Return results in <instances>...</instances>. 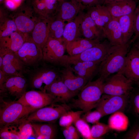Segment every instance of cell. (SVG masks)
Returning a JSON list of instances; mask_svg holds the SVG:
<instances>
[{"label": "cell", "instance_id": "22", "mask_svg": "<svg viewBox=\"0 0 139 139\" xmlns=\"http://www.w3.org/2000/svg\"><path fill=\"white\" fill-rule=\"evenodd\" d=\"M105 38L112 46L122 45L124 43L118 19L112 18L102 29Z\"/></svg>", "mask_w": 139, "mask_h": 139}, {"label": "cell", "instance_id": "11", "mask_svg": "<svg viewBox=\"0 0 139 139\" xmlns=\"http://www.w3.org/2000/svg\"><path fill=\"white\" fill-rule=\"evenodd\" d=\"M30 76L31 86L34 88L46 91V89L53 82L60 78L54 70L42 67L37 69Z\"/></svg>", "mask_w": 139, "mask_h": 139}, {"label": "cell", "instance_id": "38", "mask_svg": "<svg viewBox=\"0 0 139 139\" xmlns=\"http://www.w3.org/2000/svg\"><path fill=\"white\" fill-rule=\"evenodd\" d=\"M129 104L131 106L134 112L139 117V87L136 90H134L131 94Z\"/></svg>", "mask_w": 139, "mask_h": 139}, {"label": "cell", "instance_id": "44", "mask_svg": "<svg viewBox=\"0 0 139 139\" xmlns=\"http://www.w3.org/2000/svg\"><path fill=\"white\" fill-rule=\"evenodd\" d=\"M63 134L66 139H78L76 136L70 132L66 128L63 130Z\"/></svg>", "mask_w": 139, "mask_h": 139}, {"label": "cell", "instance_id": "31", "mask_svg": "<svg viewBox=\"0 0 139 139\" xmlns=\"http://www.w3.org/2000/svg\"><path fill=\"white\" fill-rule=\"evenodd\" d=\"M13 124L15 127L20 139H28L35 135L31 122L27 118Z\"/></svg>", "mask_w": 139, "mask_h": 139}, {"label": "cell", "instance_id": "26", "mask_svg": "<svg viewBox=\"0 0 139 139\" xmlns=\"http://www.w3.org/2000/svg\"><path fill=\"white\" fill-rule=\"evenodd\" d=\"M99 39L91 40L79 38L66 44V49L69 55L79 54L100 42Z\"/></svg>", "mask_w": 139, "mask_h": 139}, {"label": "cell", "instance_id": "2", "mask_svg": "<svg viewBox=\"0 0 139 139\" xmlns=\"http://www.w3.org/2000/svg\"><path fill=\"white\" fill-rule=\"evenodd\" d=\"M104 80L100 77L88 82L79 93L78 98L73 106L85 113L95 108L103 94L102 86Z\"/></svg>", "mask_w": 139, "mask_h": 139}, {"label": "cell", "instance_id": "3", "mask_svg": "<svg viewBox=\"0 0 139 139\" xmlns=\"http://www.w3.org/2000/svg\"><path fill=\"white\" fill-rule=\"evenodd\" d=\"M0 108L1 127L15 124L24 119L37 109L25 106L16 101L4 102Z\"/></svg>", "mask_w": 139, "mask_h": 139}, {"label": "cell", "instance_id": "5", "mask_svg": "<svg viewBox=\"0 0 139 139\" xmlns=\"http://www.w3.org/2000/svg\"><path fill=\"white\" fill-rule=\"evenodd\" d=\"M134 83L119 72L112 74L103 82V94L130 96L134 90Z\"/></svg>", "mask_w": 139, "mask_h": 139}, {"label": "cell", "instance_id": "25", "mask_svg": "<svg viewBox=\"0 0 139 139\" xmlns=\"http://www.w3.org/2000/svg\"><path fill=\"white\" fill-rule=\"evenodd\" d=\"M28 36L18 30L15 31L7 36L0 38V48L16 52Z\"/></svg>", "mask_w": 139, "mask_h": 139}, {"label": "cell", "instance_id": "43", "mask_svg": "<svg viewBox=\"0 0 139 139\" xmlns=\"http://www.w3.org/2000/svg\"><path fill=\"white\" fill-rule=\"evenodd\" d=\"M10 75H7L0 70V92L6 91L4 86V83L7 78Z\"/></svg>", "mask_w": 139, "mask_h": 139}, {"label": "cell", "instance_id": "35", "mask_svg": "<svg viewBox=\"0 0 139 139\" xmlns=\"http://www.w3.org/2000/svg\"><path fill=\"white\" fill-rule=\"evenodd\" d=\"M111 130L108 125L99 122L92 127L91 135L93 139H99Z\"/></svg>", "mask_w": 139, "mask_h": 139}, {"label": "cell", "instance_id": "29", "mask_svg": "<svg viewBox=\"0 0 139 139\" xmlns=\"http://www.w3.org/2000/svg\"><path fill=\"white\" fill-rule=\"evenodd\" d=\"M128 123V117L123 112L118 111L109 117L108 125L112 130L123 131L127 130Z\"/></svg>", "mask_w": 139, "mask_h": 139}, {"label": "cell", "instance_id": "51", "mask_svg": "<svg viewBox=\"0 0 139 139\" xmlns=\"http://www.w3.org/2000/svg\"><path fill=\"white\" fill-rule=\"evenodd\" d=\"M3 0H0V2H2V1H3Z\"/></svg>", "mask_w": 139, "mask_h": 139}, {"label": "cell", "instance_id": "37", "mask_svg": "<svg viewBox=\"0 0 139 139\" xmlns=\"http://www.w3.org/2000/svg\"><path fill=\"white\" fill-rule=\"evenodd\" d=\"M0 139H20L16 127L14 125L6 126L1 128Z\"/></svg>", "mask_w": 139, "mask_h": 139}, {"label": "cell", "instance_id": "17", "mask_svg": "<svg viewBox=\"0 0 139 139\" xmlns=\"http://www.w3.org/2000/svg\"><path fill=\"white\" fill-rule=\"evenodd\" d=\"M101 62H73L67 65L70 66L75 74L84 78L89 82L91 81L94 77L97 74L99 67Z\"/></svg>", "mask_w": 139, "mask_h": 139}, {"label": "cell", "instance_id": "33", "mask_svg": "<svg viewBox=\"0 0 139 139\" xmlns=\"http://www.w3.org/2000/svg\"><path fill=\"white\" fill-rule=\"evenodd\" d=\"M84 113L83 110L76 111H68L59 118V124L62 127H65L73 123L81 115Z\"/></svg>", "mask_w": 139, "mask_h": 139}, {"label": "cell", "instance_id": "27", "mask_svg": "<svg viewBox=\"0 0 139 139\" xmlns=\"http://www.w3.org/2000/svg\"><path fill=\"white\" fill-rule=\"evenodd\" d=\"M118 20L121 31L123 42L125 44L131 40L134 34V12L121 16Z\"/></svg>", "mask_w": 139, "mask_h": 139}, {"label": "cell", "instance_id": "15", "mask_svg": "<svg viewBox=\"0 0 139 139\" xmlns=\"http://www.w3.org/2000/svg\"><path fill=\"white\" fill-rule=\"evenodd\" d=\"M4 52L2 70L5 74L9 75H22L19 71L24 69L25 65L15 52L0 48Z\"/></svg>", "mask_w": 139, "mask_h": 139}, {"label": "cell", "instance_id": "41", "mask_svg": "<svg viewBox=\"0 0 139 139\" xmlns=\"http://www.w3.org/2000/svg\"><path fill=\"white\" fill-rule=\"evenodd\" d=\"M124 138L127 139H139V125L133 126L127 132Z\"/></svg>", "mask_w": 139, "mask_h": 139}, {"label": "cell", "instance_id": "18", "mask_svg": "<svg viewBox=\"0 0 139 139\" xmlns=\"http://www.w3.org/2000/svg\"><path fill=\"white\" fill-rule=\"evenodd\" d=\"M57 102H67L76 95L68 88L60 78L53 82L45 89Z\"/></svg>", "mask_w": 139, "mask_h": 139}, {"label": "cell", "instance_id": "8", "mask_svg": "<svg viewBox=\"0 0 139 139\" xmlns=\"http://www.w3.org/2000/svg\"><path fill=\"white\" fill-rule=\"evenodd\" d=\"M15 53L25 66H33L43 60L42 50L32 41L29 36L21 48Z\"/></svg>", "mask_w": 139, "mask_h": 139}, {"label": "cell", "instance_id": "45", "mask_svg": "<svg viewBox=\"0 0 139 139\" xmlns=\"http://www.w3.org/2000/svg\"><path fill=\"white\" fill-rule=\"evenodd\" d=\"M65 128H67L72 134L76 136L78 139L80 138L79 133L76 128L72 125Z\"/></svg>", "mask_w": 139, "mask_h": 139}, {"label": "cell", "instance_id": "49", "mask_svg": "<svg viewBox=\"0 0 139 139\" xmlns=\"http://www.w3.org/2000/svg\"><path fill=\"white\" fill-rule=\"evenodd\" d=\"M123 0H103V4L107 2H117L120 1H122Z\"/></svg>", "mask_w": 139, "mask_h": 139}, {"label": "cell", "instance_id": "30", "mask_svg": "<svg viewBox=\"0 0 139 139\" xmlns=\"http://www.w3.org/2000/svg\"><path fill=\"white\" fill-rule=\"evenodd\" d=\"M31 123L37 139H50L54 138L56 129L53 125L33 122Z\"/></svg>", "mask_w": 139, "mask_h": 139}, {"label": "cell", "instance_id": "19", "mask_svg": "<svg viewBox=\"0 0 139 139\" xmlns=\"http://www.w3.org/2000/svg\"><path fill=\"white\" fill-rule=\"evenodd\" d=\"M4 86L6 91L19 99L26 92L27 80L22 75H10L6 80Z\"/></svg>", "mask_w": 139, "mask_h": 139}, {"label": "cell", "instance_id": "52", "mask_svg": "<svg viewBox=\"0 0 139 139\" xmlns=\"http://www.w3.org/2000/svg\"><path fill=\"white\" fill-rule=\"evenodd\" d=\"M138 84V87H139V84Z\"/></svg>", "mask_w": 139, "mask_h": 139}, {"label": "cell", "instance_id": "39", "mask_svg": "<svg viewBox=\"0 0 139 139\" xmlns=\"http://www.w3.org/2000/svg\"><path fill=\"white\" fill-rule=\"evenodd\" d=\"M102 117L101 112L96 110L85 113L83 116L82 118L87 123L95 124L98 122L100 119Z\"/></svg>", "mask_w": 139, "mask_h": 139}, {"label": "cell", "instance_id": "13", "mask_svg": "<svg viewBox=\"0 0 139 139\" xmlns=\"http://www.w3.org/2000/svg\"><path fill=\"white\" fill-rule=\"evenodd\" d=\"M84 9L79 0H61L57 6L56 17L68 22L74 19Z\"/></svg>", "mask_w": 139, "mask_h": 139}, {"label": "cell", "instance_id": "21", "mask_svg": "<svg viewBox=\"0 0 139 139\" xmlns=\"http://www.w3.org/2000/svg\"><path fill=\"white\" fill-rule=\"evenodd\" d=\"M31 32L30 38L42 50L49 37V19L45 18L38 22Z\"/></svg>", "mask_w": 139, "mask_h": 139}, {"label": "cell", "instance_id": "40", "mask_svg": "<svg viewBox=\"0 0 139 139\" xmlns=\"http://www.w3.org/2000/svg\"><path fill=\"white\" fill-rule=\"evenodd\" d=\"M134 36L130 40L131 44L139 37V4L137 5L134 12Z\"/></svg>", "mask_w": 139, "mask_h": 139}, {"label": "cell", "instance_id": "23", "mask_svg": "<svg viewBox=\"0 0 139 139\" xmlns=\"http://www.w3.org/2000/svg\"><path fill=\"white\" fill-rule=\"evenodd\" d=\"M84 13L83 11H81L74 19L66 24L63 38L66 44L82 36L81 24Z\"/></svg>", "mask_w": 139, "mask_h": 139}, {"label": "cell", "instance_id": "7", "mask_svg": "<svg viewBox=\"0 0 139 139\" xmlns=\"http://www.w3.org/2000/svg\"><path fill=\"white\" fill-rule=\"evenodd\" d=\"M130 96L103 94L95 108L103 117L118 111H124L128 104Z\"/></svg>", "mask_w": 139, "mask_h": 139}, {"label": "cell", "instance_id": "46", "mask_svg": "<svg viewBox=\"0 0 139 139\" xmlns=\"http://www.w3.org/2000/svg\"><path fill=\"white\" fill-rule=\"evenodd\" d=\"M5 3L7 7L11 10L14 9L18 6L12 0H5Z\"/></svg>", "mask_w": 139, "mask_h": 139}, {"label": "cell", "instance_id": "48", "mask_svg": "<svg viewBox=\"0 0 139 139\" xmlns=\"http://www.w3.org/2000/svg\"><path fill=\"white\" fill-rule=\"evenodd\" d=\"M45 2L52 5H55L57 3V0H42Z\"/></svg>", "mask_w": 139, "mask_h": 139}, {"label": "cell", "instance_id": "47", "mask_svg": "<svg viewBox=\"0 0 139 139\" xmlns=\"http://www.w3.org/2000/svg\"><path fill=\"white\" fill-rule=\"evenodd\" d=\"M133 46L139 51V37L137 38L134 42Z\"/></svg>", "mask_w": 139, "mask_h": 139}, {"label": "cell", "instance_id": "42", "mask_svg": "<svg viewBox=\"0 0 139 139\" xmlns=\"http://www.w3.org/2000/svg\"><path fill=\"white\" fill-rule=\"evenodd\" d=\"M83 5L84 9H88L91 7L103 4V0H79Z\"/></svg>", "mask_w": 139, "mask_h": 139}, {"label": "cell", "instance_id": "6", "mask_svg": "<svg viewBox=\"0 0 139 139\" xmlns=\"http://www.w3.org/2000/svg\"><path fill=\"white\" fill-rule=\"evenodd\" d=\"M69 110V107L65 104L53 103L37 109L30 114L27 119L31 122L53 123Z\"/></svg>", "mask_w": 139, "mask_h": 139}, {"label": "cell", "instance_id": "50", "mask_svg": "<svg viewBox=\"0 0 139 139\" xmlns=\"http://www.w3.org/2000/svg\"><path fill=\"white\" fill-rule=\"evenodd\" d=\"M15 3H16L18 6L21 4L22 2V0H12Z\"/></svg>", "mask_w": 139, "mask_h": 139}, {"label": "cell", "instance_id": "24", "mask_svg": "<svg viewBox=\"0 0 139 139\" xmlns=\"http://www.w3.org/2000/svg\"><path fill=\"white\" fill-rule=\"evenodd\" d=\"M88 9L87 12L97 26L102 31L103 28L112 19L108 9L103 4L97 5Z\"/></svg>", "mask_w": 139, "mask_h": 139}, {"label": "cell", "instance_id": "34", "mask_svg": "<svg viewBox=\"0 0 139 139\" xmlns=\"http://www.w3.org/2000/svg\"><path fill=\"white\" fill-rule=\"evenodd\" d=\"M75 127L84 139H93L91 133V129L89 125L82 118L77 119L74 123Z\"/></svg>", "mask_w": 139, "mask_h": 139}, {"label": "cell", "instance_id": "9", "mask_svg": "<svg viewBox=\"0 0 139 139\" xmlns=\"http://www.w3.org/2000/svg\"><path fill=\"white\" fill-rule=\"evenodd\" d=\"M16 101L37 109L57 102L46 91L33 90L26 91Z\"/></svg>", "mask_w": 139, "mask_h": 139}, {"label": "cell", "instance_id": "32", "mask_svg": "<svg viewBox=\"0 0 139 139\" xmlns=\"http://www.w3.org/2000/svg\"><path fill=\"white\" fill-rule=\"evenodd\" d=\"M49 37L56 39L63 38L64 27V22L55 17L49 19Z\"/></svg>", "mask_w": 139, "mask_h": 139}, {"label": "cell", "instance_id": "20", "mask_svg": "<svg viewBox=\"0 0 139 139\" xmlns=\"http://www.w3.org/2000/svg\"><path fill=\"white\" fill-rule=\"evenodd\" d=\"M82 36L91 39H100L104 36L102 31L97 26L89 13H84L81 24Z\"/></svg>", "mask_w": 139, "mask_h": 139}, {"label": "cell", "instance_id": "53", "mask_svg": "<svg viewBox=\"0 0 139 139\" xmlns=\"http://www.w3.org/2000/svg\"><path fill=\"white\" fill-rule=\"evenodd\" d=\"M137 50V49H136ZM137 50V51L138 52V53H139V51H138Z\"/></svg>", "mask_w": 139, "mask_h": 139}, {"label": "cell", "instance_id": "14", "mask_svg": "<svg viewBox=\"0 0 139 139\" xmlns=\"http://www.w3.org/2000/svg\"><path fill=\"white\" fill-rule=\"evenodd\" d=\"M64 67L60 75V79L72 92L76 95L88 82L75 74L69 65Z\"/></svg>", "mask_w": 139, "mask_h": 139}, {"label": "cell", "instance_id": "28", "mask_svg": "<svg viewBox=\"0 0 139 139\" xmlns=\"http://www.w3.org/2000/svg\"><path fill=\"white\" fill-rule=\"evenodd\" d=\"M13 20L18 31L27 36L32 31L37 22L36 23L32 16L25 13L18 14Z\"/></svg>", "mask_w": 139, "mask_h": 139}, {"label": "cell", "instance_id": "4", "mask_svg": "<svg viewBox=\"0 0 139 139\" xmlns=\"http://www.w3.org/2000/svg\"><path fill=\"white\" fill-rule=\"evenodd\" d=\"M112 46L108 40L100 42L82 53L73 56L64 55L61 63L65 65L73 62H101L108 55Z\"/></svg>", "mask_w": 139, "mask_h": 139}, {"label": "cell", "instance_id": "16", "mask_svg": "<svg viewBox=\"0 0 139 139\" xmlns=\"http://www.w3.org/2000/svg\"><path fill=\"white\" fill-rule=\"evenodd\" d=\"M103 4L108 9L112 18L117 19L134 13L137 5L135 0H123Z\"/></svg>", "mask_w": 139, "mask_h": 139}, {"label": "cell", "instance_id": "10", "mask_svg": "<svg viewBox=\"0 0 139 139\" xmlns=\"http://www.w3.org/2000/svg\"><path fill=\"white\" fill-rule=\"evenodd\" d=\"M65 49L66 44L63 38L58 39L49 37L42 49L43 60L58 65Z\"/></svg>", "mask_w": 139, "mask_h": 139}, {"label": "cell", "instance_id": "12", "mask_svg": "<svg viewBox=\"0 0 139 139\" xmlns=\"http://www.w3.org/2000/svg\"><path fill=\"white\" fill-rule=\"evenodd\" d=\"M118 72L134 83H139V53L133 46L129 49L124 65Z\"/></svg>", "mask_w": 139, "mask_h": 139}, {"label": "cell", "instance_id": "36", "mask_svg": "<svg viewBox=\"0 0 139 139\" xmlns=\"http://www.w3.org/2000/svg\"><path fill=\"white\" fill-rule=\"evenodd\" d=\"M0 38L7 36L18 30L13 20L7 19L0 26Z\"/></svg>", "mask_w": 139, "mask_h": 139}, {"label": "cell", "instance_id": "1", "mask_svg": "<svg viewBox=\"0 0 139 139\" xmlns=\"http://www.w3.org/2000/svg\"><path fill=\"white\" fill-rule=\"evenodd\" d=\"M131 44L130 41L121 45L112 46L99 65L97 73L99 77L105 81L111 75L120 71L124 65Z\"/></svg>", "mask_w": 139, "mask_h": 139}]
</instances>
